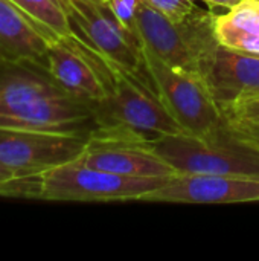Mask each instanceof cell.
<instances>
[{
  "mask_svg": "<svg viewBox=\"0 0 259 261\" xmlns=\"http://www.w3.org/2000/svg\"><path fill=\"white\" fill-rule=\"evenodd\" d=\"M108 96L93 106L90 141L145 145L166 136L186 135L160 101L148 73L133 75L110 66Z\"/></svg>",
  "mask_w": 259,
  "mask_h": 261,
  "instance_id": "1",
  "label": "cell"
},
{
  "mask_svg": "<svg viewBox=\"0 0 259 261\" xmlns=\"http://www.w3.org/2000/svg\"><path fill=\"white\" fill-rule=\"evenodd\" d=\"M43 188L41 174H14L0 182V196L17 199H40Z\"/></svg>",
  "mask_w": 259,
  "mask_h": 261,
  "instance_id": "16",
  "label": "cell"
},
{
  "mask_svg": "<svg viewBox=\"0 0 259 261\" xmlns=\"http://www.w3.org/2000/svg\"><path fill=\"white\" fill-rule=\"evenodd\" d=\"M171 177H127L92 168L79 159L43 173L41 200L52 202H125L163 187Z\"/></svg>",
  "mask_w": 259,
  "mask_h": 261,
  "instance_id": "5",
  "label": "cell"
},
{
  "mask_svg": "<svg viewBox=\"0 0 259 261\" xmlns=\"http://www.w3.org/2000/svg\"><path fill=\"white\" fill-rule=\"evenodd\" d=\"M200 76L220 109L259 98V57L218 44L203 61Z\"/></svg>",
  "mask_w": 259,
  "mask_h": 261,
  "instance_id": "10",
  "label": "cell"
},
{
  "mask_svg": "<svg viewBox=\"0 0 259 261\" xmlns=\"http://www.w3.org/2000/svg\"><path fill=\"white\" fill-rule=\"evenodd\" d=\"M215 34L220 44L259 57V0H241L224 14H217Z\"/></svg>",
  "mask_w": 259,
  "mask_h": 261,
  "instance_id": "13",
  "label": "cell"
},
{
  "mask_svg": "<svg viewBox=\"0 0 259 261\" xmlns=\"http://www.w3.org/2000/svg\"><path fill=\"white\" fill-rule=\"evenodd\" d=\"M143 61L160 101L186 135L205 138L221 128V110L200 75L169 66L145 44Z\"/></svg>",
  "mask_w": 259,
  "mask_h": 261,
  "instance_id": "4",
  "label": "cell"
},
{
  "mask_svg": "<svg viewBox=\"0 0 259 261\" xmlns=\"http://www.w3.org/2000/svg\"><path fill=\"white\" fill-rule=\"evenodd\" d=\"M90 138L0 127V162L15 174H41L79 159Z\"/></svg>",
  "mask_w": 259,
  "mask_h": 261,
  "instance_id": "8",
  "label": "cell"
},
{
  "mask_svg": "<svg viewBox=\"0 0 259 261\" xmlns=\"http://www.w3.org/2000/svg\"><path fill=\"white\" fill-rule=\"evenodd\" d=\"M142 200L195 205L259 202V179L177 173L163 187L143 196Z\"/></svg>",
  "mask_w": 259,
  "mask_h": 261,
  "instance_id": "9",
  "label": "cell"
},
{
  "mask_svg": "<svg viewBox=\"0 0 259 261\" xmlns=\"http://www.w3.org/2000/svg\"><path fill=\"white\" fill-rule=\"evenodd\" d=\"M202 2H205V3H208V5H211V6H214V8L231 9V8H234L237 3H240L241 0H202Z\"/></svg>",
  "mask_w": 259,
  "mask_h": 261,
  "instance_id": "19",
  "label": "cell"
},
{
  "mask_svg": "<svg viewBox=\"0 0 259 261\" xmlns=\"http://www.w3.org/2000/svg\"><path fill=\"white\" fill-rule=\"evenodd\" d=\"M168 161L177 173L220 174L259 179V151L244 145L220 128L211 136H166L145 144Z\"/></svg>",
  "mask_w": 259,
  "mask_h": 261,
  "instance_id": "3",
  "label": "cell"
},
{
  "mask_svg": "<svg viewBox=\"0 0 259 261\" xmlns=\"http://www.w3.org/2000/svg\"><path fill=\"white\" fill-rule=\"evenodd\" d=\"M44 64L53 80L75 98L96 106L108 96V64L73 32L49 44Z\"/></svg>",
  "mask_w": 259,
  "mask_h": 261,
  "instance_id": "7",
  "label": "cell"
},
{
  "mask_svg": "<svg viewBox=\"0 0 259 261\" xmlns=\"http://www.w3.org/2000/svg\"><path fill=\"white\" fill-rule=\"evenodd\" d=\"M11 2L15 3L20 9H23L37 23H40L55 38L66 37L73 32L67 14L60 0H11Z\"/></svg>",
  "mask_w": 259,
  "mask_h": 261,
  "instance_id": "15",
  "label": "cell"
},
{
  "mask_svg": "<svg viewBox=\"0 0 259 261\" xmlns=\"http://www.w3.org/2000/svg\"><path fill=\"white\" fill-rule=\"evenodd\" d=\"M53 40L56 38L15 3L0 0V67L21 61L44 64Z\"/></svg>",
  "mask_w": 259,
  "mask_h": 261,
  "instance_id": "11",
  "label": "cell"
},
{
  "mask_svg": "<svg viewBox=\"0 0 259 261\" xmlns=\"http://www.w3.org/2000/svg\"><path fill=\"white\" fill-rule=\"evenodd\" d=\"M79 161L92 168L127 177H172L176 168L145 145L89 141Z\"/></svg>",
  "mask_w": 259,
  "mask_h": 261,
  "instance_id": "12",
  "label": "cell"
},
{
  "mask_svg": "<svg viewBox=\"0 0 259 261\" xmlns=\"http://www.w3.org/2000/svg\"><path fill=\"white\" fill-rule=\"evenodd\" d=\"M114 17L133 34H137V12L142 5L140 0H105ZM142 41V40H140Z\"/></svg>",
  "mask_w": 259,
  "mask_h": 261,
  "instance_id": "18",
  "label": "cell"
},
{
  "mask_svg": "<svg viewBox=\"0 0 259 261\" xmlns=\"http://www.w3.org/2000/svg\"><path fill=\"white\" fill-rule=\"evenodd\" d=\"M15 173L12 171V170H9L5 164H2L0 162V182H3V180H6V179H9L11 176H14Z\"/></svg>",
  "mask_w": 259,
  "mask_h": 261,
  "instance_id": "20",
  "label": "cell"
},
{
  "mask_svg": "<svg viewBox=\"0 0 259 261\" xmlns=\"http://www.w3.org/2000/svg\"><path fill=\"white\" fill-rule=\"evenodd\" d=\"M215 20V12L197 6L185 18L174 21L142 3L137 12V34L142 43L169 66L200 75L203 61L220 44Z\"/></svg>",
  "mask_w": 259,
  "mask_h": 261,
  "instance_id": "2",
  "label": "cell"
},
{
  "mask_svg": "<svg viewBox=\"0 0 259 261\" xmlns=\"http://www.w3.org/2000/svg\"><path fill=\"white\" fill-rule=\"evenodd\" d=\"M73 34L107 64L147 75L143 43L111 12L105 0H60Z\"/></svg>",
  "mask_w": 259,
  "mask_h": 261,
  "instance_id": "6",
  "label": "cell"
},
{
  "mask_svg": "<svg viewBox=\"0 0 259 261\" xmlns=\"http://www.w3.org/2000/svg\"><path fill=\"white\" fill-rule=\"evenodd\" d=\"M221 110V128L232 139L259 151V98L247 99Z\"/></svg>",
  "mask_w": 259,
  "mask_h": 261,
  "instance_id": "14",
  "label": "cell"
},
{
  "mask_svg": "<svg viewBox=\"0 0 259 261\" xmlns=\"http://www.w3.org/2000/svg\"><path fill=\"white\" fill-rule=\"evenodd\" d=\"M140 2L174 21L185 18L197 8L195 0H140Z\"/></svg>",
  "mask_w": 259,
  "mask_h": 261,
  "instance_id": "17",
  "label": "cell"
}]
</instances>
